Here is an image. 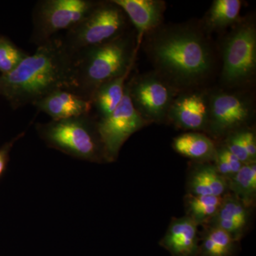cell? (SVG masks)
<instances>
[{"label": "cell", "instance_id": "cell-20", "mask_svg": "<svg viewBox=\"0 0 256 256\" xmlns=\"http://www.w3.org/2000/svg\"><path fill=\"white\" fill-rule=\"evenodd\" d=\"M236 250V239L217 227L212 226L200 245L198 256H234Z\"/></svg>", "mask_w": 256, "mask_h": 256}, {"label": "cell", "instance_id": "cell-7", "mask_svg": "<svg viewBox=\"0 0 256 256\" xmlns=\"http://www.w3.org/2000/svg\"><path fill=\"white\" fill-rule=\"evenodd\" d=\"M256 69L255 26L239 24L224 42L222 80L228 86H242L252 78Z\"/></svg>", "mask_w": 256, "mask_h": 256}, {"label": "cell", "instance_id": "cell-2", "mask_svg": "<svg viewBox=\"0 0 256 256\" xmlns=\"http://www.w3.org/2000/svg\"><path fill=\"white\" fill-rule=\"evenodd\" d=\"M148 50L160 75L172 84L190 86L208 76L213 57L210 44L200 30L174 26L158 31Z\"/></svg>", "mask_w": 256, "mask_h": 256}, {"label": "cell", "instance_id": "cell-22", "mask_svg": "<svg viewBox=\"0 0 256 256\" xmlns=\"http://www.w3.org/2000/svg\"><path fill=\"white\" fill-rule=\"evenodd\" d=\"M223 198L222 196L192 195L188 202V216L198 225L212 220L220 210Z\"/></svg>", "mask_w": 256, "mask_h": 256}, {"label": "cell", "instance_id": "cell-26", "mask_svg": "<svg viewBox=\"0 0 256 256\" xmlns=\"http://www.w3.org/2000/svg\"><path fill=\"white\" fill-rule=\"evenodd\" d=\"M242 141L250 162H256V138L255 133L250 130L242 129Z\"/></svg>", "mask_w": 256, "mask_h": 256}, {"label": "cell", "instance_id": "cell-1", "mask_svg": "<svg viewBox=\"0 0 256 256\" xmlns=\"http://www.w3.org/2000/svg\"><path fill=\"white\" fill-rule=\"evenodd\" d=\"M74 56L62 40L52 38L38 46L14 70L0 75V96L13 108L34 105L57 90L73 92Z\"/></svg>", "mask_w": 256, "mask_h": 256}, {"label": "cell", "instance_id": "cell-12", "mask_svg": "<svg viewBox=\"0 0 256 256\" xmlns=\"http://www.w3.org/2000/svg\"><path fill=\"white\" fill-rule=\"evenodd\" d=\"M33 106L50 116L54 120L89 114L92 108V101L63 89L50 92Z\"/></svg>", "mask_w": 256, "mask_h": 256}, {"label": "cell", "instance_id": "cell-25", "mask_svg": "<svg viewBox=\"0 0 256 256\" xmlns=\"http://www.w3.org/2000/svg\"><path fill=\"white\" fill-rule=\"evenodd\" d=\"M224 146L234 156H236L242 164L254 163L250 162L245 146H244L242 137V129L229 134L226 140Z\"/></svg>", "mask_w": 256, "mask_h": 256}, {"label": "cell", "instance_id": "cell-23", "mask_svg": "<svg viewBox=\"0 0 256 256\" xmlns=\"http://www.w3.org/2000/svg\"><path fill=\"white\" fill-rule=\"evenodd\" d=\"M28 54L5 37H0V73L14 70Z\"/></svg>", "mask_w": 256, "mask_h": 256}, {"label": "cell", "instance_id": "cell-21", "mask_svg": "<svg viewBox=\"0 0 256 256\" xmlns=\"http://www.w3.org/2000/svg\"><path fill=\"white\" fill-rule=\"evenodd\" d=\"M229 186L239 198L246 206L254 200L256 192V162L244 164L232 180Z\"/></svg>", "mask_w": 256, "mask_h": 256}, {"label": "cell", "instance_id": "cell-16", "mask_svg": "<svg viewBox=\"0 0 256 256\" xmlns=\"http://www.w3.org/2000/svg\"><path fill=\"white\" fill-rule=\"evenodd\" d=\"M173 148L182 156L198 162L214 160L216 146L212 139L205 134L190 132L174 138Z\"/></svg>", "mask_w": 256, "mask_h": 256}, {"label": "cell", "instance_id": "cell-9", "mask_svg": "<svg viewBox=\"0 0 256 256\" xmlns=\"http://www.w3.org/2000/svg\"><path fill=\"white\" fill-rule=\"evenodd\" d=\"M146 124L133 106L126 84L124 96L119 106L112 114L97 121L106 162H110L117 159L128 138Z\"/></svg>", "mask_w": 256, "mask_h": 256}, {"label": "cell", "instance_id": "cell-24", "mask_svg": "<svg viewBox=\"0 0 256 256\" xmlns=\"http://www.w3.org/2000/svg\"><path fill=\"white\" fill-rule=\"evenodd\" d=\"M214 161L217 172L227 181L232 180L244 164L224 146L216 148Z\"/></svg>", "mask_w": 256, "mask_h": 256}, {"label": "cell", "instance_id": "cell-14", "mask_svg": "<svg viewBox=\"0 0 256 256\" xmlns=\"http://www.w3.org/2000/svg\"><path fill=\"white\" fill-rule=\"evenodd\" d=\"M198 224L190 216L174 220L170 226L162 246L172 256H198Z\"/></svg>", "mask_w": 256, "mask_h": 256}, {"label": "cell", "instance_id": "cell-19", "mask_svg": "<svg viewBox=\"0 0 256 256\" xmlns=\"http://www.w3.org/2000/svg\"><path fill=\"white\" fill-rule=\"evenodd\" d=\"M242 4L240 0H215L207 13L206 28L214 31L238 24Z\"/></svg>", "mask_w": 256, "mask_h": 256}, {"label": "cell", "instance_id": "cell-8", "mask_svg": "<svg viewBox=\"0 0 256 256\" xmlns=\"http://www.w3.org/2000/svg\"><path fill=\"white\" fill-rule=\"evenodd\" d=\"M133 106L148 122H162L166 118L176 97L172 84L160 74H148L127 84Z\"/></svg>", "mask_w": 256, "mask_h": 256}, {"label": "cell", "instance_id": "cell-18", "mask_svg": "<svg viewBox=\"0 0 256 256\" xmlns=\"http://www.w3.org/2000/svg\"><path fill=\"white\" fill-rule=\"evenodd\" d=\"M190 186L192 195L195 196H222L228 184L214 166L204 165L194 172Z\"/></svg>", "mask_w": 256, "mask_h": 256}, {"label": "cell", "instance_id": "cell-15", "mask_svg": "<svg viewBox=\"0 0 256 256\" xmlns=\"http://www.w3.org/2000/svg\"><path fill=\"white\" fill-rule=\"evenodd\" d=\"M246 206L236 196L223 198L220 210L212 220V226L225 230L237 240L246 225L248 213Z\"/></svg>", "mask_w": 256, "mask_h": 256}, {"label": "cell", "instance_id": "cell-10", "mask_svg": "<svg viewBox=\"0 0 256 256\" xmlns=\"http://www.w3.org/2000/svg\"><path fill=\"white\" fill-rule=\"evenodd\" d=\"M208 124L207 129L216 137L242 129L254 114V104L242 94L216 90L208 94Z\"/></svg>", "mask_w": 256, "mask_h": 256}, {"label": "cell", "instance_id": "cell-17", "mask_svg": "<svg viewBox=\"0 0 256 256\" xmlns=\"http://www.w3.org/2000/svg\"><path fill=\"white\" fill-rule=\"evenodd\" d=\"M128 74L102 84L92 94V108L96 109L101 118L112 114L122 100Z\"/></svg>", "mask_w": 256, "mask_h": 256}, {"label": "cell", "instance_id": "cell-11", "mask_svg": "<svg viewBox=\"0 0 256 256\" xmlns=\"http://www.w3.org/2000/svg\"><path fill=\"white\" fill-rule=\"evenodd\" d=\"M208 116V94L196 90L176 96L170 106L166 118L178 128L196 132L207 129Z\"/></svg>", "mask_w": 256, "mask_h": 256}, {"label": "cell", "instance_id": "cell-4", "mask_svg": "<svg viewBox=\"0 0 256 256\" xmlns=\"http://www.w3.org/2000/svg\"><path fill=\"white\" fill-rule=\"evenodd\" d=\"M37 132L47 146L90 162H106L97 120L90 114L38 124Z\"/></svg>", "mask_w": 256, "mask_h": 256}, {"label": "cell", "instance_id": "cell-27", "mask_svg": "<svg viewBox=\"0 0 256 256\" xmlns=\"http://www.w3.org/2000/svg\"><path fill=\"white\" fill-rule=\"evenodd\" d=\"M12 144H10L9 146H6L4 149L0 150V175L3 172L5 166H6L8 152H9L10 148L12 146Z\"/></svg>", "mask_w": 256, "mask_h": 256}, {"label": "cell", "instance_id": "cell-5", "mask_svg": "<svg viewBox=\"0 0 256 256\" xmlns=\"http://www.w3.org/2000/svg\"><path fill=\"white\" fill-rule=\"evenodd\" d=\"M127 16L112 1L98 2L86 18L68 30L63 43L75 55L89 47L112 41L124 34Z\"/></svg>", "mask_w": 256, "mask_h": 256}, {"label": "cell", "instance_id": "cell-6", "mask_svg": "<svg viewBox=\"0 0 256 256\" xmlns=\"http://www.w3.org/2000/svg\"><path fill=\"white\" fill-rule=\"evenodd\" d=\"M98 2L92 0H44L33 12L32 42L37 46L52 40L55 34L72 30L92 12Z\"/></svg>", "mask_w": 256, "mask_h": 256}, {"label": "cell", "instance_id": "cell-13", "mask_svg": "<svg viewBox=\"0 0 256 256\" xmlns=\"http://www.w3.org/2000/svg\"><path fill=\"white\" fill-rule=\"evenodd\" d=\"M130 18L138 33V38L144 34L156 30L161 24L166 6L160 0H112Z\"/></svg>", "mask_w": 256, "mask_h": 256}, {"label": "cell", "instance_id": "cell-3", "mask_svg": "<svg viewBox=\"0 0 256 256\" xmlns=\"http://www.w3.org/2000/svg\"><path fill=\"white\" fill-rule=\"evenodd\" d=\"M74 56L73 92L90 100L102 84L126 75L132 60V40L124 34Z\"/></svg>", "mask_w": 256, "mask_h": 256}]
</instances>
